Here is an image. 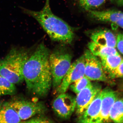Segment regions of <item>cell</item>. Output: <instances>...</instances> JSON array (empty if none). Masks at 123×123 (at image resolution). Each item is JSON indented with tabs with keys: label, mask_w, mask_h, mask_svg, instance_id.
Listing matches in <instances>:
<instances>
[{
	"label": "cell",
	"mask_w": 123,
	"mask_h": 123,
	"mask_svg": "<svg viewBox=\"0 0 123 123\" xmlns=\"http://www.w3.org/2000/svg\"><path fill=\"white\" fill-rule=\"evenodd\" d=\"M50 53L44 43H41L24 65L23 74L27 89L37 97H46L52 86L49 63Z\"/></svg>",
	"instance_id": "6da1fadb"
},
{
	"label": "cell",
	"mask_w": 123,
	"mask_h": 123,
	"mask_svg": "<svg viewBox=\"0 0 123 123\" xmlns=\"http://www.w3.org/2000/svg\"><path fill=\"white\" fill-rule=\"evenodd\" d=\"M21 8L24 13L35 18L52 40L67 44H70L73 42L74 33L72 29L53 13L50 6V0H46L44 7L39 11L23 7Z\"/></svg>",
	"instance_id": "7a4b0ae2"
},
{
	"label": "cell",
	"mask_w": 123,
	"mask_h": 123,
	"mask_svg": "<svg viewBox=\"0 0 123 123\" xmlns=\"http://www.w3.org/2000/svg\"><path fill=\"white\" fill-rule=\"evenodd\" d=\"M30 55L27 49L14 48L0 61V74L13 84L24 81L23 69Z\"/></svg>",
	"instance_id": "3957f363"
},
{
	"label": "cell",
	"mask_w": 123,
	"mask_h": 123,
	"mask_svg": "<svg viewBox=\"0 0 123 123\" xmlns=\"http://www.w3.org/2000/svg\"><path fill=\"white\" fill-rule=\"evenodd\" d=\"M72 55L63 49L50 53L49 63L52 76V86L56 90L72 64Z\"/></svg>",
	"instance_id": "277c9868"
},
{
	"label": "cell",
	"mask_w": 123,
	"mask_h": 123,
	"mask_svg": "<svg viewBox=\"0 0 123 123\" xmlns=\"http://www.w3.org/2000/svg\"><path fill=\"white\" fill-rule=\"evenodd\" d=\"M22 120H27L36 115L43 114L47 111L45 104L41 102L19 99L9 102Z\"/></svg>",
	"instance_id": "5b68a950"
},
{
	"label": "cell",
	"mask_w": 123,
	"mask_h": 123,
	"mask_svg": "<svg viewBox=\"0 0 123 123\" xmlns=\"http://www.w3.org/2000/svg\"><path fill=\"white\" fill-rule=\"evenodd\" d=\"M84 55L85 76L91 81H106L107 77L104 70L101 61L89 50H86Z\"/></svg>",
	"instance_id": "8992f818"
},
{
	"label": "cell",
	"mask_w": 123,
	"mask_h": 123,
	"mask_svg": "<svg viewBox=\"0 0 123 123\" xmlns=\"http://www.w3.org/2000/svg\"><path fill=\"white\" fill-rule=\"evenodd\" d=\"M85 58L83 54L71 64L56 89L57 93L60 94L66 93L71 84L85 76Z\"/></svg>",
	"instance_id": "52a82bcc"
},
{
	"label": "cell",
	"mask_w": 123,
	"mask_h": 123,
	"mask_svg": "<svg viewBox=\"0 0 123 123\" xmlns=\"http://www.w3.org/2000/svg\"><path fill=\"white\" fill-rule=\"evenodd\" d=\"M76 106V98L65 93L59 94L52 103V108L56 114L65 119L70 118Z\"/></svg>",
	"instance_id": "ba28073f"
},
{
	"label": "cell",
	"mask_w": 123,
	"mask_h": 123,
	"mask_svg": "<svg viewBox=\"0 0 123 123\" xmlns=\"http://www.w3.org/2000/svg\"><path fill=\"white\" fill-rule=\"evenodd\" d=\"M101 90V86L92 83L77 94L75 109L77 114L81 115Z\"/></svg>",
	"instance_id": "9c48e42d"
},
{
	"label": "cell",
	"mask_w": 123,
	"mask_h": 123,
	"mask_svg": "<svg viewBox=\"0 0 123 123\" xmlns=\"http://www.w3.org/2000/svg\"><path fill=\"white\" fill-rule=\"evenodd\" d=\"M101 110L95 123L110 122V112L112 106L117 98V93L110 88L102 90Z\"/></svg>",
	"instance_id": "30bf717a"
},
{
	"label": "cell",
	"mask_w": 123,
	"mask_h": 123,
	"mask_svg": "<svg viewBox=\"0 0 123 123\" xmlns=\"http://www.w3.org/2000/svg\"><path fill=\"white\" fill-rule=\"evenodd\" d=\"M102 90L96 95L91 103L81 115H79L78 122L84 123H95L99 116L102 102Z\"/></svg>",
	"instance_id": "8fae6325"
},
{
	"label": "cell",
	"mask_w": 123,
	"mask_h": 123,
	"mask_svg": "<svg viewBox=\"0 0 123 123\" xmlns=\"http://www.w3.org/2000/svg\"><path fill=\"white\" fill-rule=\"evenodd\" d=\"M89 14L92 18L104 22L114 24L123 29V12L115 10H108L102 11H89Z\"/></svg>",
	"instance_id": "7c38bea8"
},
{
	"label": "cell",
	"mask_w": 123,
	"mask_h": 123,
	"mask_svg": "<svg viewBox=\"0 0 123 123\" xmlns=\"http://www.w3.org/2000/svg\"><path fill=\"white\" fill-rule=\"evenodd\" d=\"M92 42L101 46L116 48V37L110 30L98 31L91 35Z\"/></svg>",
	"instance_id": "4fadbf2b"
},
{
	"label": "cell",
	"mask_w": 123,
	"mask_h": 123,
	"mask_svg": "<svg viewBox=\"0 0 123 123\" xmlns=\"http://www.w3.org/2000/svg\"><path fill=\"white\" fill-rule=\"evenodd\" d=\"M22 120L9 102L0 104V123H20Z\"/></svg>",
	"instance_id": "5bb4252c"
},
{
	"label": "cell",
	"mask_w": 123,
	"mask_h": 123,
	"mask_svg": "<svg viewBox=\"0 0 123 123\" xmlns=\"http://www.w3.org/2000/svg\"><path fill=\"white\" fill-rule=\"evenodd\" d=\"M88 48L93 55L100 58L111 55H120L116 48L101 46L92 41L89 43Z\"/></svg>",
	"instance_id": "9a60e30c"
},
{
	"label": "cell",
	"mask_w": 123,
	"mask_h": 123,
	"mask_svg": "<svg viewBox=\"0 0 123 123\" xmlns=\"http://www.w3.org/2000/svg\"><path fill=\"white\" fill-rule=\"evenodd\" d=\"M100 59L104 70L106 75L107 74L108 76L117 68L123 60L120 55H111Z\"/></svg>",
	"instance_id": "2e32d148"
},
{
	"label": "cell",
	"mask_w": 123,
	"mask_h": 123,
	"mask_svg": "<svg viewBox=\"0 0 123 123\" xmlns=\"http://www.w3.org/2000/svg\"><path fill=\"white\" fill-rule=\"evenodd\" d=\"M110 118L115 123H123V98H117L111 108Z\"/></svg>",
	"instance_id": "e0dca14e"
},
{
	"label": "cell",
	"mask_w": 123,
	"mask_h": 123,
	"mask_svg": "<svg viewBox=\"0 0 123 123\" xmlns=\"http://www.w3.org/2000/svg\"><path fill=\"white\" fill-rule=\"evenodd\" d=\"M16 86L0 74V96L15 94Z\"/></svg>",
	"instance_id": "ac0fdd59"
},
{
	"label": "cell",
	"mask_w": 123,
	"mask_h": 123,
	"mask_svg": "<svg viewBox=\"0 0 123 123\" xmlns=\"http://www.w3.org/2000/svg\"><path fill=\"white\" fill-rule=\"evenodd\" d=\"M91 84L90 80L84 76L71 84L69 88L72 91L77 94Z\"/></svg>",
	"instance_id": "d6986e66"
},
{
	"label": "cell",
	"mask_w": 123,
	"mask_h": 123,
	"mask_svg": "<svg viewBox=\"0 0 123 123\" xmlns=\"http://www.w3.org/2000/svg\"><path fill=\"white\" fill-rule=\"evenodd\" d=\"M106 0H79L80 6L86 10L89 11L100 7Z\"/></svg>",
	"instance_id": "ffe728a7"
},
{
	"label": "cell",
	"mask_w": 123,
	"mask_h": 123,
	"mask_svg": "<svg viewBox=\"0 0 123 123\" xmlns=\"http://www.w3.org/2000/svg\"><path fill=\"white\" fill-rule=\"evenodd\" d=\"M43 114L36 115L31 118L23 121L25 123H53L50 119L43 115Z\"/></svg>",
	"instance_id": "44dd1931"
},
{
	"label": "cell",
	"mask_w": 123,
	"mask_h": 123,
	"mask_svg": "<svg viewBox=\"0 0 123 123\" xmlns=\"http://www.w3.org/2000/svg\"><path fill=\"white\" fill-rule=\"evenodd\" d=\"M108 76L112 79L123 78V60L117 68Z\"/></svg>",
	"instance_id": "7402d4cb"
},
{
	"label": "cell",
	"mask_w": 123,
	"mask_h": 123,
	"mask_svg": "<svg viewBox=\"0 0 123 123\" xmlns=\"http://www.w3.org/2000/svg\"><path fill=\"white\" fill-rule=\"evenodd\" d=\"M116 48L123 55V33H119L116 37Z\"/></svg>",
	"instance_id": "603a6c76"
},
{
	"label": "cell",
	"mask_w": 123,
	"mask_h": 123,
	"mask_svg": "<svg viewBox=\"0 0 123 123\" xmlns=\"http://www.w3.org/2000/svg\"><path fill=\"white\" fill-rule=\"evenodd\" d=\"M111 0L117 3L118 5H123V0Z\"/></svg>",
	"instance_id": "cb8c5ba5"
}]
</instances>
